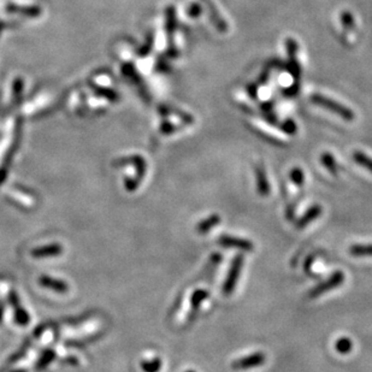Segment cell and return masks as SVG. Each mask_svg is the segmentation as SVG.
I'll use <instances>...</instances> for the list:
<instances>
[{
  "label": "cell",
  "mask_w": 372,
  "mask_h": 372,
  "mask_svg": "<svg viewBox=\"0 0 372 372\" xmlns=\"http://www.w3.org/2000/svg\"><path fill=\"white\" fill-rule=\"evenodd\" d=\"M322 160V164L324 165L326 169L330 171L332 175H337V164H336V160L334 159V157H332L331 154L329 153H324L322 155L321 158Z\"/></svg>",
  "instance_id": "cell-16"
},
{
  "label": "cell",
  "mask_w": 372,
  "mask_h": 372,
  "mask_svg": "<svg viewBox=\"0 0 372 372\" xmlns=\"http://www.w3.org/2000/svg\"><path fill=\"white\" fill-rule=\"evenodd\" d=\"M161 360L159 358L149 359V360H143L141 362V368L145 372H158L161 368Z\"/></svg>",
  "instance_id": "cell-15"
},
{
  "label": "cell",
  "mask_w": 372,
  "mask_h": 372,
  "mask_svg": "<svg viewBox=\"0 0 372 372\" xmlns=\"http://www.w3.org/2000/svg\"><path fill=\"white\" fill-rule=\"evenodd\" d=\"M335 348H336L337 352L341 353V354H348L350 350L353 349L352 340L348 337L338 338L336 343H335Z\"/></svg>",
  "instance_id": "cell-13"
},
{
  "label": "cell",
  "mask_w": 372,
  "mask_h": 372,
  "mask_svg": "<svg viewBox=\"0 0 372 372\" xmlns=\"http://www.w3.org/2000/svg\"><path fill=\"white\" fill-rule=\"evenodd\" d=\"M353 158H354V160L359 164V165L367 169L368 171L372 173V158L359 151H356L355 153L353 154Z\"/></svg>",
  "instance_id": "cell-14"
},
{
  "label": "cell",
  "mask_w": 372,
  "mask_h": 372,
  "mask_svg": "<svg viewBox=\"0 0 372 372\" xmlns=\"http://www.w3.org/2000/svg\"><path fill=\"white\" fill-rule=\"evenodd\" d=\"M63 252L62 246L58 243H51V245L39 247L32 251V255L35 258H45V257H53V255H59Z\"/></svg>",
  "instance_id": "cell-7"
},
{
  "label": "cell",
  "mask_w": 372,
  "mask_h": 372,
  "mask_svg": "<svg viewBox=\"0 0 372 372\" xmlns=\"http://www.w3.org/2000/svg\"><path fill=\"white\" fill-rule=\"evenodd\" d=\"M243 260H245L243 255L237 254L235 255L233 261H231L227 278H225V282L223 285V293L225 295H230L235 291V287H236L237 281L240 278L241 270H242L243 266Z\"/></svg>",
  "instance_id": "cell-2"
},
{
  "label": "cell",
  "mask_w": 372,
  "mask_h": 372,
  "mask_svg": "<svg viewBox=\"0 0 372 372\" xmlns=\"http://www.w3.org/2000/svg\"><path fill=\"white\" fill-rule=\"evenodd\" d=\"M255 176H257V189L260 197H267L270 194V183L267 181V176L265 173L263 167H257L255 170Z\"/></svg>",
  "instance_id": "cell-9"
},
{
  "label": "cell",
  "mask_w": 372,
  "mask_h": 372,
  "mask_svg": "<svg viewBox=\"0 0 372 372\" xmlns=\"http://www.w3.org/2000/svg\"><path fill=\"white\" fill-rule=\"evenodd\" d=\"M52 358H53V354H52V353H48V354H45L44 356H42L41 360L39 361V368H42V367L46 366L48 362L52 360Z\"/></svg>",
  "instance_id": "cell-18"
},
{
  "label": "cell",
  "mask_w": 372,
  "mask_h": 372,
  "mask_svg": "<svg viewBox=\"0 0 372 372\" xmlns=\"http://www.w3.org/2000/svg\"><path fill=\"white\" fill-rule=\"evenodd\" d=\"M39 282H40V285L42 287H45V288L52 289V291L57 293H65L68 291V285H66L65 282H63V281L60 280L52 278L50 276H41Z\"/></svg>",
  "instance_id": "cell-8"
},
{
  "label": "cell",
  "mask_w": 372,
  "mask_h": 372,
  "mask_svg": "<svg viewBox=\"0 0 372 372\" xmlns=\"http://www.w3.org/2000/svg\"><path fill=\"white\" fill-rule=\"evenodd\" d=\"M265 360H266V356H265L263 352H255L251 355H246L243 358L236 359L231 364V367L234 370H249V368L261 366Z\"/></svg>",
  "instance_id": "cell-4"
},
{
  "label": "cell",
  "mask_w": 372,
  "mask_h": 372,
  "mask_svg": "<svg viewBox=\"0 0 372 372\" xmlns=\"http://www.w3.org/2000/svg\"><path fill=\"white\" fill-rule=\"evenodd\" d=\"M291 178L294 182V184H297L298 187H301L304 183V172L303 170L299 169V167H294L291 172Z\"/></svg>",
  "instance_id": "cell-17"
},
{
  "label": "cell",
  "mask_w": 372,
  "mask_h": 372,
  "mask_svg": "<svg viewBox=\"0 0 372 372\" xmlns=\"http://www.w3.org/2000/svg\"><path fill=\"white\" fill-rule=\"evenodd\" d=\"M217 242L224 248H235L243 252H252L254 248V246L249 240L230 236V235H222V236H219Z\"/></svg>",
  "instance_id": "cell-5"
},
{
  "label": "cell",
  "mask_w": 372,
  "mask_h": 372,
  "mask_svg": "<svg viewBox=\"0 0 372 372\" xmlns=\"http://www.w3.org/2000/svg\"><path fill=\"white\" fill-rule=\"evenodd\" d=\"M221 222H222L221 216L211 215L197 224V231L201 235H205L207 233H210V231H211L216 225L221 223Z\"/></svg>",
  "instance_id": "cell-10"
},
{
  "label": "cell",
  "mask_w": 372,
  "mask_h": 372,
  "mask_svg": "<svg viewBox=\"0 0 372 372\" xmlns=\"http://www.w3.org/2000/svg\"><path fill=\"white\" fill-rule=\"evenodd\" d=\"M185 372H195L194 370H189V371H185Z\"/></svg>",
  "instance_id": "cell-19"
},
{
  "label": "cell",
  "mask_w": 372,
  "mask_h": 372,
  "mask_svg": "<svg viewBox=\"0 0 372 372\" xmlns=\"http://www.w3.org/2000/svg\"><path fill=\"white\" fill-rule=\"evenodd\" d=\"M322 211L323 210L321 205L311 206L310 209L298 219L297 223H295V227H297L298 229H304L305 227H307V225L312 223L313 221H316V219L322 215Z\"/></svg>",
  "instance_id": "cell-6"
},
{
  "label": "cell",
  "mask_w": 372,
  "mask_h": 372,
  "mask_svg": "<svg viewBox=\"0 0 372 372\" xmlns=\"http://www.w3.org/2000/svg\"><path fill=\"white\" fill-rule=\"evenodd\" d=\"M349 253L352 255H355V257H370V255H372V243L350 246Z\"/></svg>",
  "instance_id": "cell-12"
},
{
  "label": "cell",
  "mask_w": 372,
  "mask_h": 372,
  "mask_svg": "<svg viewBox=\"0 0 372 372\" xmlns=\"http://www.w3.org/2000/svg\"><path fill=\"white\" fill-rule=\"evenodd\" d=\"M207 298H209V292L205 291V289H197V291L192 294L191 305L192 310H193V315H195V312L200 309L201 304H203Z\"/></svg>",
  "instance_id": "cell-11"
},
{
  "label": "cell",
  "mask_w": 372,
  "mask_h": 372,
  "mask_svg": "<svg viewBox=\"0 0 372 372\" xmlns=\"http://www.w3.org/2000/svg\"><path fill=\"white\" fill-rule=\"evenodd\" d=\"M312 102L316 103L317 105L319 106H323V108L330 110V111L335 112V114L340 116V117H342L343 120H347V121H352L354 120V114H353L352 111L348 108H346V106L341 105V104H338L336 102H334V100L329 99V98H325V97H322V96H313L312 97Z\"/></svg>",
  "instance_id": "cell-3"
},
{
  "label": "cell",
  "mask_w": 372,
  "mask_h": 372,
  "mask_svg": "<svg viewBox=\"0 0 372 372\" xmlns=\"http://www.w3.org/2000/svg\"><path fill=\"white\" fill-rule=\"evenodd\" d=\"M344 282V273L342 271H335L334 273H331L330 277L328 280L323 281L322 283L317 285L315 288H312L307 294L309 299H316L319 298L321 295L325 294V293L332 291V289H336Z\"/></svg>",
  "instance_id": "cell-1"
}]
</instances>
